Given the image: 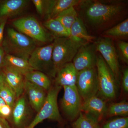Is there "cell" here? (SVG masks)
<instances>
[{
  "mask_svg": "<svg viewBox=\"0 0 128 128\" xmlns=\"http://www.w3.org/2000/svg\"><path fill=\"white\" fill-rule=\"evenodd\" d=\"M6 54L28 60L37 48L36 42L12 28H8L2 46Z\"/></svg>",
  "mask_w": 128,
  "mask_h": 128,
  "instance_id": "6da1fadb",
  "label": "cell"
},
{
  "mask_svg": "<svg viewBox=\"0 0 128 128\" xmlns=\"http://www.w3.org/2000/svg\"><path fill=\"white\" fill-rule=\"evenodd\" d=\"M81 4L86 7L85 15L88 20L95 25H101L112 20L123 9L122 5L113 2L84 0Z\"/></svg>",
  "mask_w": 128,
  "mask_h": 128,
  "instance_id": "7a4b0ae2",
  "label": "cell"
},
{
  "mask_svg": "<svg viewBox=\"0 0 128 128\" xmlns=\"http://www.w3.org/2000/svg\"><path fill=\"white\" fill-rule=\"evenodd\" d=\"M52 60L55 76L60 68L72 62L84 44L70 38H56L54 42Z\"/></svg>",
  "mask_w": 128,
  "mask_h": 128,
  "instance_id": "3957f363",
  "label": "cell"
},
{
  "mask_svg": "<svg viewBox=\"0 0 128 128\" xmlns=\"http://www.w3.org/2000/svg\"><path fill=\"white\" fill-rule=\"evenodd\" d=\"M62 87L55 86L48 91L47 98L42 107L38 112L34 120L24 128H34L40 123L46 120H50L61 122L62 116L58 107L59 93Z\"/></svg>",
  "mask_w": 128,
  "mask_h": 128,
  "instance_id": "277c9868",
  "label": "cell"
},
{
  "mask_svg": "<svg viewBox=\"0 0 128 128\" xmlns=\"http://www.w3.org/2000/svg\"><path fill=\"white\" fill-rule=\"evenodd\" d=\"M96 67L98 76V92L106 99H114L116 92V79L101 55L97 56Z\"/></svg>",
  "mask_w": 128,
  "mask_h": 128,
  "instance_id": "5b68a950",
  "label": "cell"
},
{
  "mask_svg": "<svg viewBox=\"0 0 128 128\" xmlns=\"http://www.w3.org/2000/svg\"><path fill=\"white\" fill-rule=\"evenodd\" d=\"M54 46L53 43L43 47H37L34 50L28 60L30 66L34 70L55 76L52 60Z\"/></svg>",
  "mask_w": 128,
  "mask_h": 128,
  "instance_id": "8992f818",
  "label": "cell"
},
{
  "mask_svg": "<svg viewBox=\"0 0 128 128\" xmlns=\"http://www.w3.org/2000/svg\"><path fill=\"white\" fill-rule=\"evenodd\" d=\"M76 87L83 101L96 96L98 91L96 67L78 72Z\"/></svg>",
  "mask_w": 128,
  "mask_h": 128,
  "instance_id": "52a82bcc",
  "label": "cell"
},
{
  "mask_svg": "<svg viewBox=\"0 0 128 128\" xmlns=\"http://www.w3.org/2000/svg\"><path fill=\"white\" fill-rule=\"evenodd\" d=\"M13 26L19 32L36 41L46 42L48 36L44 28L33 17L28 16L16 20Z\"/></svg>",
  "mask_w": 128,
  "mask_h": 128,
  "instance_id": "ba28073f",
  "label": "cell"
},
{
  "mask_svg": "<svg viewBox=\"0 0 128 128\" xmlns=\"http://www.w3.org/2000/svg\"><path fill=\"white\" fill-rule=\"evenodd\" d=\"M94 44L96 52L100 53L102 57L114 75L115 79L118 80V60L112 40L111 38L104 37L98 38L95 42Z\"/></svg>",
  "mask_w": 128,
  "mask_h": 128,
  "instance_id": "9c48e42d",
  "label": "cell"
},
{
  "mask_svg": "<svg viewBox=\"0 0 128 128\" xmlns=\"http://www.w3.org/2000/svg\"><path fill=\"white\" fill-rule=\"evenodd\" d=\"M64 94L61 101L63 111L71 120L78 118L81 112L82 102L76 86H64Z\"/></svg>",
  "mask_w": 128,
  "mask_h": 128,
  "instance_id": "30bf717a",
  "label": "cell"
},
{
  "mask_svg": "<svg viewBox=\"0 0 128 128\" xmlns=\"http://www.w3.org/2000/svg\"><path fill=\"white\" fill-rule=\"evenodd\" d=\"M95 44H88L80 48L73 64L78 72L96 67L97 56Z\"/></svg>",
  "mask_w": 128,
  "mask_h": 128,
  "instance_id": "8fae6325",
  "label": "cell"
},
{
  "mask_svg": "<svg viewBox=\"0 0 128 128\" xmlns=\"http://www.w3.org/2000/svg\"><path fill=\"white\" fill-rule=\"evenodd\" d=\"M1 71L4 75L5 82L14 91L18 99L25 91V76L20 72L7 66H3Z\"/></svg>",
  "mask_w": 128,
  "mask_h": 128,
  "instance_id": "7c38bea8",
  "label": "cell"
},
{
  "mask_svg": "<svg viewBox=\"0 0 128 128\" xmlns=\"http://www.w3.org/2000/svg\"><path fill=\"white\" fill-rule=\"evenodd\" d=\"M84 0H44V13L48 19L55 18L62 12L72 7L80 4Z\"/></svg>",
  "mask_w": 128,
  "mask_h": 128,
  "instance_id": "4fadbf2b",
  "label": "cell"
},
{
  "mask_svg": "<svg viewBox=\"0 0 128 128\" xmlns=\"http://www.w3.org/2000/svg\"><path fill=\"white\" fill-rule=\"evenodd\" d=\"M108 108L105 101L96 96L83 101L81 111L98 121L107 113Z\"/></svg>",
  "mask_w": 128,
  "mask_h": 128,
  "instance_id": "5bb4252c",
  "label": "cell"
},
{
  "mask_svg": "<svg viewBox=\"0 0 128 128\" xmlns=\"http://www.w3.org/2000/svg\"><path fill=\"white\" fill-rule=\"evenodd\" d=\"M78 72L72 62L64 65L57 71L55 80V86H76Z\"/></svg>",
  "mask_w": 128,
  "mask_h": 128,
  "instance_id": "9a60e30c",
  "label": "cell"
},
{
  "mask_svg": "<svg viewBox=\"0 0 128 128\" xmlns=\"http://www.w3.org/2000/svg\"><path fill=\"white\" fill-rule=\"evenodd\" d=\"M25 91L30 105L37 113L42 107L47 98L46 90L26 80Z\"/></svg>",
  "mask_w": 128,
  "mask_h": 128,
  "instance_id": "2e32d148",
  "label": "cell"
},
{
  "mask_svg": "<svg viewBox=\"0 0 128 128\" xmlns=\"http://www.w3.org/2000/svg\"><path fill=\"white\" fill-rule=\"evenodd\" d=\"M28 116V107L26 98L21 96L18 98L12 113V121L16 128H24Z\"/></svg>",
  "mask_w": 128,
  "mask_h": 128,
  "instance_id": "e0dca14e",
  "label": "cell"
},
{
  "mask_svg": "<svg viewBox=\"0 0 128 128\" xmlns=\"http://www.w3.org/2000/svg\"><path fill=\"white\" fill-rule=\"evenodd\" d=\"M26 0H7L0 6V18L2 19L12 17L20 13L28 6Z\"/></svg>",
  "mask_w": 128,
  "mask_h": 128,
  "instance_id": "ac0fdd59",
  "label": "cell"
},
{
  "mask_svg": "<svg viewBox=\"0 0 128 128\" xmlns=\"http://www.w3.org/2000/svg\"><path fill=\"white\" fill-rule=\"evenodd\" d=\"M70 38L84 45L92 43L96 38L88 34L82 20L78 17L70 31Z\"/></svg>",
  "mask_w": 128,
  "mask_h": 128,
  "instance_id": "d6986e66",
  "label": "cell"
},
{
  "mask_svg": "<svg viewBox=\"0 0 128 128\" xmlns=\"http://www.w3.org/2000/svg\"><path fill=\"white\" fill-rule=\"evenodd\" d=\"M4 66L14 69L24 76L27 73L34 70L30 66L28 60L6 54L4 60Z\"/></svg>",
  "mask_w": 128,
  "mask_h": 128,
  "instance_id": "ffe728a7",
  "label": "cell"
},
{
  "mask_svg": "<svg viewBox=\"0 0 128 128\" xmlns=\"http://www.w3.org/2000/svg\"><path fill=\"white\" fill-rule=\"evenodd\" d=\"M25 80L42 88L46 91H48L51 87L50 80L46 74L41 72L33 70L24 76Z\"/></svg>",
  "mask_w": 128,
  "mask_h": 128,
  "instance_id": "44dd1931",
  "label": "cell"
},
{
  "mask_svg": "<svg viewBox=\"0 0 128 128\" xmlns=\"http://www.w3.org/2000/svg\"><path fill=\"white\" fill-rule=\"evenodd\" d=\"M44 26L55 36L56 38H69L70 33L59 21L55 18L48 19Z\"/></svg>",
  "mask_w": 128,
  "mask_h": 128,
  "instance_id": "7402d4cb",
  "label": "cell"
},
{
  "mask_svg": "<svg viewBox=\"0 0 128 128\" xmlns=\"http://www.w3.org/2000/svg\"><path fill=\"white\" fill-rule=\"evenodd\" d=\"M78 17L74 7H72L62 12L54 18L59 21L70 33L72 25Z\"/></svg>",
  "mask_w": 128,
  "mask_h": 128,
  "instance_id": "603a6c76",
  "label": "cell"
},
{
  "mask_svg": "<svg viewBox=\"0 0 128 128\" xmlns=\"http://www.w3.org/2000/svg\"><path fill=\"white\" fill-rule=\"evenodd\" d=\"M73 128H100L98 121L89 114L80 113L77 120L73 124Z\"/></svg>",
  "mask_w": 128,
  "mask_h": 128,
  "instance_id": "cb8c5ba5",
  "label": "cell"
},
{
  "mask_svg": "<svg viewBox=\"0 0 128 128\" xmlns=\"http://www.w3.org/2000/svg\"><path fill=\"white\" fill-rule=\"evenodd\" d=\"M105 37L122 38L128 36V19L107 30L104 32Z\"/></svg>",
  "mask_w": 128,
  "mask_h": 128,
  "instance_id": "d4e9b609",
  "label": "cell"
},
{
  "mask_svg": "<svg viewBox=\"0 0 128 128\" xmlns=\"http://www.w3.org/2000/svg\"><path fill=\"white\" fill-rule=\"evenodd\" d=\"M0 97L12 109L17 99L16 93L6 82L0 87Z\"/></svg>",
  "mask_w": 128,
  "mask_h": 128,
  "instance_id": "484cf974",
  "label": "cell"
},
{
  "mask_svg": "<svg viewBox=\"0 0 128 128\" xmlns=\"http://www.w3.org/2000/svg\"><path fill=\"white\" fill-rule=\"evenodd\" d=\"M110 116H128V104L126 101L114 103L108 108L107 112Z\"/></svg>",
  "mask_w": 128,
  "mask_h": 128,
  "instance_id": "4316f807",
  "label": "cell"
},
{
  "mask_svg": "<svg viewBox=\"0 0 128 128\" xmlns=\"http://www.w3.org/2000/svg\"><path fill=\"white\" fill-rule=\"evenodd\" d=\"M102 128H128V117L118 118L105 124Z\"/></svg>",
  "mask_w": 128,
  "mask_h": 128,
  "instance_id": "83f0119b",
  "label": "cell"
},
{
  "mask_svg": "<svg viewBox=\"0 0 128 128\" xmlns=\"http://www.w3.org/2000/svg\"><path fill=\"white\" fill-rule=\"evenodd\" d=\"M12 109L0 97V116L6 120L12 116Z\"/></svg>",
  "mask_w": 128,
  "mask_h": 128,
  "instance_id": "f1b7e54d",
  "label": "cell"
},
{
  "mask_svg": "<svg viewBox=\"0 0 128 128\" xmlns=\"http://www.w3.org/2000/svg\"><path fill=\"white\" fill-rule=\"evenodd\" d=\"M120 54L124 61L128 64V43L124 41H120L118 44Z\"/></svg>",
  "mask_w": 128,
  "mask_h": 128,
  "instance_id": "f546056e",
  "label": "cell"
},
{
  "mask_svg": "<svg viewBox=\"0 0 128 128\" xmlns=\"http://www.w3.org/2000/svg\"><path fill=\"white\" fill-rule=\"evenodd\" d=\"M32 2L35 6L37 12L40 15L44 13V0H33Z\"/></svg>",
  "mask_w": 128,
  "mask_h": 128,
  "instance_id": "4dcf8cb0",
  "label": "cell"
},
{
  "mask_svg": "<svg viewBox=\"0 0 128 128\" xmlns=\"http://www.w3.org/2000/svg\"><path fill=\"white\" fill-rule=\"evenodd\" d=\"M123 88L126 92H128V70L126 68L124 70L122 80Z\"/></svg>",
  "mask_w": 128,
  "mask_h": 128,
  "instance_id": "1f68e13d",
  "label": "cell"
},
{
  "mask_svg": "<svg viewBox=\"0 0 128 128\" xmlns=\"http://www.w3.org/2000/svg\"><path fill=\"white\" fill-rule=\"evenodd\" d=\"M7 19L4 18L0 20V46L3 41L4 30L6 23Z\"/></svg>",
  "mask_w": 128,
  "mask_h": 128,
  "instance_id": "d6a6232c",
  "label": "cell"
},
{
  "mask_svg": "<svg viewBox=\"0 0 128 128\" xmlns=\"http://www.w3.org/2000/svg\"><path fill=\"white\" fill-rule=\"evenodd\" d=\"M5 54L4 49L2 46H0V70L3 67Z\"/></svg>",
  "mask_w": 128,
  "mask_h": 128,
  "instance_id": "836d02e7",
  "label": "cell"
},
{
  "mask_svg": "<svg viewBox=\"0 0 128 128\" xmlns=\"http://www.w3.org/2000/svg\"><path fill=\"white\" fill-rule=\"evenodd\" d=\"M0 128H12L7 120L0 116Z\"/></svg>",
  "mask_w": 128,
  "mask_h": 128,
  "instance_id": "e575fe53",
  "label": "cell"
},
{
  "mask_svg": "<svg viewBox=\"0 0 128 128\" xmlns=\"http://www.w3.org/2000/svg\"><path fill=\"white\" fill-rule=\"evenodd\" d=\"M5 80L4 75L1 70L0 71V87L5 82Z\"/></svg>",
  "mask_w": 128,
  "mask_h": 128,
  "instance_id": "d590c367",
  "label": "cell"
}]
</instances>
